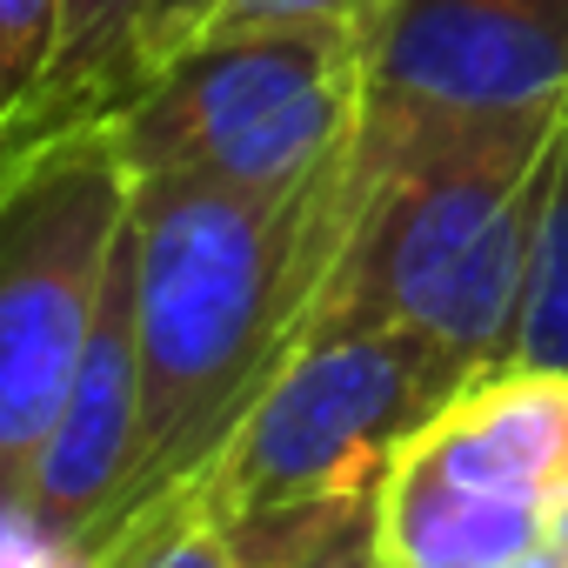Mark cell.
I'll list each match as a JSON object with an SVG mask.
<instances>
[{"label": "cell", "mask_w": 568, "mask_h": 568, "mask_svg": "<svg viewBox=\"0 0 568 568\" xmlns=\"http://www.w3.org/2000/svg\"><path fill=\"white\" fill-rule=\"evenodd\" d=\"M355 141V134H348ZM348 148L295 194L214 181H134V335H141V488L134 508L194 481L261 382L295 348L348 234Z\"/></svg>", "instance_id": "1"}, {"label": "cell", "mask_w": 568, "mask_h": 568, "mask_svg": "<svg viewBox=\"0 0 568 568\" xmlns=\"http://www.w3.org/2000/svg\"><path fill=\"white\" fill-rule=\"evenodd\" d=\"M561 108L402 114L362 101L348 141V234L302 328L375 322L488 375L515 348Z\"/></svg>", "instance_id": "2"}, {"label": "cell", "mask_w": 568, "mask_h": 568, "mask_svg": "<svg viewBox=\"0 0 568 568\" xmlns=\"http://www.w3.org/2000/svg\"><path fill=\"white\" fill-rule=\"evenodd\" d=\"M362 88L368 28L201 34L101 121L128 181L295 194L348 148Z\"/></svg>", "instance_id": "3"}, {"label": "cell", "mask_w": 568, "mask_h": 568, "mask_svg": "<svg viewBox=\"0 0 568 568\" xmlns=\"http://www.w3.org/2000/svg\"><path fill=\"white\" fill-rule=\"evenodd\" d=\"M128 201L134 181L108 121L28 141L0 187V508L28 501V475L88 362Z\"/></svg>", "instance_id": "4"}, {"label": "cell", "mask_w": 568, "mask_h": 568, "mask_svg": "<svg viewBox=\"0 0 568 568\" xmlns=\"http://www.w3.org/2000/svg\"><path fill=\"white\" fill-rule=\"evenodd\" d=\"M475 375L442 348L375 328V322H322L302 328L281 368L261 382L234 435L214 462L181 481L201 495L214 521H241L288 501H342L382 495L402 442Z\"/></svg>", "instance_id": "5"}, {"label": "cell", "mask_w": 568, "mask_h": 568, "mask_svg": "<svg viewBox=\"0 0 568 568\" xmlns=\"http://www.w3.org/2000/svg\"><path fill=\"white\" fill-rule=\"evenodd\" d=\"M568 495V368L501 362L388 462L375 535L395 568H528Z\"/></svg>", "instance_id": "6"}, {"label": "cell", "mask_w": 568, "mask_h": 568, "mask_svg": "<svg viewBox=\"0 0 568 568\" xmlns=\"http://www.w3.org/2000/svg\"><path fill=\"white\" fill-rule=\"evenodd\" d=\"M362 101L402 114L568 108V0H382Z\"/></svg>", "instance_id": "7"}, {"label": "cell", "mask_w": 568, "mask_h": 568, "mask_svg": "<svg viewBox=\"0 0 568 568\" xmlns=\"http://www.w3.org/2000/svg\"><path fill=\"white\" fill-rule=\"evenodd\" d=\"M141 488V335H134V227L121 234L88 362L61 402V422L28 475V515L94 561V548L134 515Z\"/></svg>", "instance_id": "8"}, {"label": "cell", "mask_w": 568, "mask_h": 568, "mask_svg": "<svg viewBox=\"0 0 568 568\" xmlns=\"http://www.w3.org/2000/svg\"><path fill=\"white\" fill-rule=\"evenodd\" d=\"M154 0H68L61 8V41H54V68L34 88V101L8 121V134H61L74 121H101L108 114V88L114 68L141 28V14Z\"/></svg>", "instance_id": "9"}, {"label": "cell", "mask_w": 568, "mask_h": 568, "mask_svg": "<svg viewBox=\"0 0 568 568\" xmlns=\"http://www.w3.org/2000/svg\"><path fill=\"white\" fill-rule=\"evenodd\" d=\"M241 568H395L375 535V495L288 501L241 521H221Z\"/></svg>", "instance_id": "10"}, {"label": "cell", "mask_w": 568, "mask_h": 568, "mask_svg": "<svg viewBox=\"0 0 568 568\" xmlns=\"http://www.w3.org/2000/svg\"><path fill=\"white\" fill-rule=\"evenodd\" d=\"M508 362L568 368V108H561V134H555V174H548V201H541V227H535L528 295H521Z\"/></svg>", "instance_id": "11"}, {"label": "cell", "mask_w": 568, "mask_h": 568, "mask_svg": "<svg viewBox=\"0 0 568 568\" xmlns=\"http://www.w3.org/2000/svg\"><path fill=\"white\" fill-rule=\"evenodd\" d=\"M88 568H241L227 528L201 508L194 488H168L148 508H134Z\"/></svg>", "instance_id": "12"}, {"label": "cell", "mask_w": 568, "mask_h": 568, "mask_svg": "<svg viewBox=\"0 0 568 568\" xmlns=\"http://www.w3.org/2000/svg\"><path fill=\"white\" fill-rule=\"evenodd\" d=\"M68 0H0V114H21L54 68Z\"/></svg>", "instance_id": "13"}, {"label": "cell", "mask_w": 568, "mask_h": 568, "mask_svg": "<svg viewBox=\"0 0 568 568\" xmlns=\"http://www.w3.org/2000/svg\"><path fill=\"white\" fill-rule=\"evenodd\" d=\"M214 8H221V0H154V8L141 14V28H134V41H128V54H121V68H114L108 114H114L134 88H148V81H154V74H161L181 48H194Z\"/></svg>", "instance_id": "14"}, {"label": "cell", "mask_w": 568, "mask_h": 568, "mask_svg": "<svg viewBox=\"0 0 568 568\" xmlns=\"http://www.w3.org/2000/svg\"><path fill=\"white\" fill-rule=\"evenodd\" d=\"M382 0H221L201 34H254V28H368ZM187 54V48H181Z\"/></svg>", "instance_id": "15"}, {"label": "cell", "mask_w": 568, "mask_h": 568, "mask_svg": "<svg viewBox=\"0 0 568 568\" xmlns=\"http://www.w3.org/2000/svg\"><path fill=\"white\" fill-rule=\"evenodd\" d=\"M28 141H34V134H8V141H0V187H8V174H14V161L28 154Z\"/></svg>", "instance_id": "16"}, {"label": "cell", "mask_w": 568, "mask_h": 568, "mask_svg": "<svg viewBox=\"0 0 568 568\" xmlns=\"http://www.w3.org/2000/svg\"><path fill=\"white\" fill-rule=\"evenodd\" d=\"M0 141H8V114H0Z\"/></svg>", "instance_id": "17"}]
</instances>
